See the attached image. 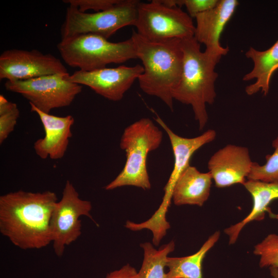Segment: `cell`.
<instances>
[{
    "label": "cell",
    "instance_id": "cell-15",
    "mask_svg": "<svg viewBox=\"0 0 278 278\" xmlns=\"http://www.w3.org/2000/svg\"><path fill=\"white\" fill-rule=\"evenodd\" d=\"M30 106L31 111L39 116L45 131L44 137L34 143L36 153L42 159H62L72 136L71 128L74 123V117L70 115L63 117L53 115L40 111L33 105Z\"/></svg>",
    "mask_w": 278,
    "mask_h": 278
},
{
    "label": "cell",
    "instance_id": "cell-7",
    "mask_svg": "<svg viewBox=\"0 0 278 278\" xmlns=\"http://www.w3.org/2000/svg\"><path fill=\"white\" fill-rule=\"evenodd\" d=\"M142 37L151 41L194 37L192 18L179 7H170L159 0L140 2L134 25Z\"/></svg>",
    "mask_w": 278,
    "mask_h": 278
},
{
    "label": "cell",
    "instance_id": "cell-10",
    "mask_svg": "<svg viewBox=\"0 0 278 278\" xmlns=\"http://www.w3.org/2000/svg\"><path fill=\"white\" fill-rule=\"evenodd\" d=\"M90 201L83 200L70 181L67 180L60 201L54 208L51 221V242L56 255H63L66 246L75 241L81 234V216L93 220Z\"/></svg>",
    "mask_w": 278,
    "mask_h": 278
},
{
    "label": "cell",
    "instance_id": "cell-27",
    "mask_svg": "<svg viewBox=\"0 0 278 278\" xmlns=\"http://www.w3.org/2000/svg\"><path fill=\"white\" fill-rule=\"evenodd\" d=\"M270 274L273 278H278V268L274 267L269 268Z\"/></svg>",
    "mask_w": 278,
    "mask_h": 278
},
{
    "label": "cell",
    "instance_id": "cell-13",
    "mask_svg": "<svg viewBox=\"0 0 278 278\" xmlns=\"http://www.w3.org/2000/svg\"><path fill=\"white\" fill-rule=\"evenodd\" d=\"M253 162L247 147L229 144L216 152L208 162V172L218 188L244 184Z\"/></svg>",
    "mask_w": 278,
    "mask_h": 278
},
{
    "label": "cell",
    "instance_id": "cell-11",
    "mask_svg": "<svg viewBox=\"0 0 278 278\" xmlns=\"http://www.w3.org/2000/svg\"><path fill=\"white\" fill-rule=\"evenodd\" d=\"M63 73L67 71L59 59L36 49H12L0 55L1 80H26Z\"/></svg>",
    "mask_w": 278,
    "mask_h": 278
},
{
    "label": "cell",
    "instance_id": "cell-6",
    "mask_svg": "<svg viewBox=\"0 0 278 278\" xmlns=\"http://www.w3.org/2000/svg\"><path fill=\"white\" fill-rule=\"evenodd\" d=\"M140 2L120 0L111 8L94 13L82 12L77 7L69 6L61 27L62 39L92 33L108 39L119 29L134 25Z\"/></svg>",
    "mask_w": 278,
    "mask_h": 278
},
{
    "label": "cell",
    "instance_id": "cell-23",
    "mask_svg": "<svg viewBox=\"0 0 278 278\" xmlns=\"http://www.w3.org/2000/svg\"><path fill=\"white\" fill-rule=\"evenodd\" d=\"M20 116L16 103L0 95V144H2L14 130Z\"/></svg>",
    "mask_w": 278,
    "mask_h": 278
},
{
    "label": "cell",
    "instance_id": "cell-4",
    "mask_svg": "<svg viewBox=\"0 0 278 278\" xmlns=\"http://www.w3.org/2000/svg\"><path fill=\"white\" fill-rule=\"evenodd\" d=\"M162 138V131L149 118H142L127 127L120 142V148L126 152V163L120 172L105 189L110 190L124 186L150 189L147 157L159 147Z\"/></svg>",
    "mask_w": 278,
    "mask_h": 278
},
{
    "label": "cell",
    "instance_id": "cell-21",
    "mask_svg": "<svg viewBox=\"0 0 278 278\" xmlns=\"http://www.w3.org/2000/svg\"><path fill=\"white\" fill-rule=\"evenodd\" d=\"M272 145L273 153L266 156V162L263 165L253 162L247 180L278 184V135Z\"/></svg>",
    "mask_w": 278,
    "mask_h": 278
},
{
    "label": "cell",
    "instance_id": "cell-17",
    "mask_svg": "<svg viewBox=\"0 0 278 278\" xmlns=\"http://www.w3.org/2000/svg\"><path fill=\"white\" fill-rule=\"evenodd\" d=\"M243 185L252 196L253 206L251 212L242 220L224 230L231 245L236 242L241 231L246 225L254 220L263 219L265 212L270 211L269 205L270 203L278 200L277 183L247 180Z\"/></svg>",
    "mask_w": 278,
    "mask_h": 278
},
{
    "label": "cell",
    "instance_id": "cell-2",
    "mask_svg": "<svg viewBox=\"0 0 278 278\" xmlns=\"http://www.w3.org/2000/svg\"><path fill=\"white\" fill-rule=\"evenodd\" d=\"M131 38L144 68L137 79L140 88L146 94L160 98L172 111V92L182 70L181 40L151 41L134 31Z\"/></svg>",
    "mask_w": 278,
    "mask_h": 278
},
{
    "label": "cell",
    "instance_id": "cell-14",
    "mask_svg": "<svg viewBox=\"0 0 278 278\" xmlns=\"http://www.w3.org/2000/svg\"><path fill=\"white\" fill-rule=\"evenodd\" d=\"M239 5L237 0H219L213 8L198 14L194 38L206 47L208 54L221 59L229 51V48L220 44V36Z\"/></svg>",
    "mask_w": 278,
    "mask_h": 278
},
{
    "label": "cell",
    "instance_id": "cell-8",
    "mask_svg": "<svg viewBox=\"0 0 278 278\" xmlns=\"http://www.w3.org/2000/svg\"><path fill=\"white\" fill-rule=\"evenodd\" d=\"M67 73H58L37 78L6 81V90L21 94L29 104L40 111L49 113L51 110L69 106L82 86L72 82Z\"/></svg>",
    "mask_w": 278,
    "mask_h": 278
},
{
    "label": "cell",
    "instance_id": "cell-3",
    "mask_svg": "<svg viewBox=\"0 0 278 278\" xmlns=\"http://www.w3.org/2000/svg\"><path fill=\"white\" fill-rule=\"evenodd\" d=\"M181 46L182 73L172 97L192 106L201 130L208 119L206 105L213 104L216 96L215 83L218 75L215 68L220 59L201 51L200 44L194 37L181 40Z\"/></svg>",
    "mask_w": 278,
    "mask_h": 278
},
{
    "label": "cell",
    "instance_id": "cell-26",
    "mask_svg": "<svg viewBox=\"0 0 278 278\" xmlns=\"http://www.w3.org/2000/svg\"><path fill=\"white\" fill-rule=\"evenodd\" d=\"M106 278H138V272L129 264L109 273Z\"/></svg>",
    "mask_w": 278,
    "mask_h": 278
},
{
    "label": "cell",
    "instance_id": "cell-12",
    "mask_svg": "<svg viewBox=\"0 0 278 278\" xmlns=\"http://www.w3.org/2000/svg\"><path fill=\"white\" fill-rule=\"evenodd\" d=\"M143 65H120L91 71H75L69 77L71 81L84 85L108 100L118 101L143 73Z\"/></svg>",
    "mask_w": 278,
    "mask_h": 278
},
{
    "label": "cell",
    "instance_id": "cell-19",
    "mask_svg": "<svg viewBox=\"0 0 278 278\" xmlns=\"http://www.w3.org/2000/svg\"><path fill=\"white\" fill-rule=\"evenodd\" d=\"M216 231L204 242L195 253L184 257H167L166 267L168 271L165 278H203L202 265L208 251L215 245L220 237Z\"/></svg>",
    "mask_w": 278,
    "mask_h": 278
},
{
    "label": "cell",
    "instance_id": "cell-22",
    "mask_svg": "<svg viewBox=\"0 0 278 278\" xmlns=\"http://www.w3.org/2000/svg\"><path fill=\"white\" fill-rule=\"evenodd\" d=\"M253 253L259 256L260 268H278V234L268 235L254 246Z\"/></svg>",
    "mask_w": 278,
    "mask_h": 278
},
{
    "label": "cell",
    "instance_id": "cell-18",
    "mask_svg": "<svg viewBox=\"0 0 278 278\" xmlns=\"http://www.w3.org/2000/svg\"><path fill=\"white\" fill-rule=\"evenodd\" d=\"M246 56L253 62L252 70L242 78L244 81L255 79L254 83L245 89L248 95H252L259 91L264 96L269 92L270 81L274 73L278 69V39L267 50L259 51L250 47L246 51Z\"/></svg>",
    "mask_w": 278,
    "mask_h": 278
},
{
    "label": "cell",
    "instance_id": "cell-24",
    "mask_svg": "<svg viewBox=\"0 0 278 278\" xmlns=\"http://www.w3.org/2000/svg\"><path fill=\"white\" fill-rule=\"evenodd\" d=\"M120 0H65L64 3L69 6L77 7L79 11L85 12L86 10H93L97 12L111 8Z\"/></svg>",
    "mask_w": 278,
    "mask_h": 278
},
{
    "label": "cell",
    "instance_id": "cell-5",
    "mask_svg": "<svg viewBox=\"0 0 278 278\" xmlns=\"http://www.w3.org/2000/svg\"><path fill=\"white\" fill-rule=\"evenodd\" d=\"M57 48L64 62L80 71H91L111 63H123L136 59L131 38L111 42L101 36L86 33L62 39Z\"/></svg>",
    "mask_w": 278,
    "mask_h": 278
},
{
    "label": "cell",
    "instance_id": "cell-20",
    "mask_svg": "<svg viewBox=\"0 0 278 278\" xmlns=\"http://www.w3.org/2000/svg\"><path fill=\"white\" fill-rule=\"evenodd\" d=\"M140 246L144 250V258L138 272V278H165L166 259L175 249L174 241H170L158 250L149 242L142 243Z\"/></svg>",
    "mask_w": 278,
    "mask_h": 278
},
{
    "label": "cell",
    "instance_id": "cell-16",
    "mask_svg": "<svg viewBox=\"0 0 278 278\" xmlns=\"http://www.w3.org/2000/svg\"><path fill=\"white\" fill-rule=\"evenodd\" d=\"M212 180L209 172H201L189 165L175 184L172 195L173 203L177 206H202L210 196Z\"/></svg>",
    "mask_w": 278,
    "mask_h": 278
},
{
    "label": "cell",
    "instance_id": "cell-25",
    "mask_svg": "<svg viewBox=\"0 0 278 278\" xmlns=\"http://www.w3.org/2000/svg\"><path fill=\"white\" fill-rule=\"evenodd\" d=\"M218 2L219 0H182V6H185L192 18L213 8Z\"/></svg>",
    "mask_w": 278,
    "mask_h": 278
},
{
    "label": "cell",
    "instance_id": "cell-1",
    "mask_svg": "<svg viewBox=\"0 0 278 278\" xmlns=\"http://www.w3.org/2000/svg\"><path fill=\"white\" fill-rule=\"evenodd\" d=\"M56 194L22 190L0 196V232L23 250L40 249L51 242L50 221Z\"/></svg>",
    "mask_w": 278,
    "mask_h": 278
},
{
    "label": "cell",
    "instance_id": "cell-9",
    "mask_svg": "<svg viewBox=\"0 0 278 278\" xmlns=\"http://www.w3.org/2000/svg\"><path fill=\"white\" fill-rule=\"evenodd\" d=\"M156 121L164 130L168 136L174 157V163L171 173L164 188L162 202L154 214L147 220L148 226L157 231H164L170 227L166 218V214L172 199L175 184L183 171L189 166L193 154L202 146L212 142L216 133L214 130H208L201 135L186 138L180 136L174 132L157 115Z\"/></svg>",
    "mask_w": 278,
    "mask_h": 278
}]
</instances>
